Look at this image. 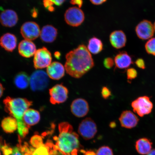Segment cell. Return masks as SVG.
Masks as SVG:
<instances>
[{"label":"cell","instance_id":"obj_1","mask_svg":"<svg viewBox=\"0 0 155 155\" xmlns=\"http://www.w3.org/2000/svg\"><path fill=\"white\" fill-rule=\"evenodd\" d=\"M65 68L68 74L79 78L94 67V60L88 49L81 45L66 55Z\"/></svg>","mask_w":155,"mask_h":155},{"label":"cell","instance_id":"obj_2","mask_svg":"<svg viewBox=\"0 0 155 155\" xmlns=\"http://www.w3.org/2000/svg\"><path fill=\"white\" fill-rule=\"evenodd\" d=\"M59 134L54 137L56 141L55 148L61 155H77L82 150L79 135L73 131L72 125L66 122L60 123L58 126Z\"/></svg>","mask_w":155,"mask_h":155},{"label":"cell","instance_id":"obj_3","mask_svg":"<svg viewBox=\"0 0 155 155\" xmlns=\"http://www.w3.org/2000/svg\"><path fill=\"white\" fill-rule=\"evenodd\" d=\"M5 110L17 120L23 119L25 112L32 105V102L25 98H13L7 97L3 100Z\"/></svg>","mask_w":155,"mask_h":155},{"label":"cell","instance_id":"obj_4","mask_svg":"<svg viewBox=\"0 0 155 155\" xmlns=\"http://www.w3.org/2000/svg\"><path fill=\"white\" fill-rule=\"evenodd\" d=\"M131 105L133 111L141 117L150 114L153 107L150 98L146 96L139 97L132 102Z\"/></svg>","mask_w":155,"mask_h":155},{"label":"cell","instance_id":"obj_5","mask_svg":"<svg viewBox=\"0 0 155 155\" xmlns=\"http://www.w3.org/2000/svg\"><path fill=\"white\" fill-rule=\"evenodd\" d=\"M49 84V79L47 73L38 70L34 71L30 78V88L34 91H43Z\"/></svg>","mask_w":155,"mask_h":155},{"label":"cell","instance_id":"obj_6","mask_svg":"<svg viewBox=\"0 0 155 155\" xmlns=\"http://www.w3.org/2000/svg\"><path fill=\"white\" fill-rule=\"evenodd\" d=\"M97 131L96 124L91 118H86L79 125L78 133L85 140H90L94 138Z\"/></svg>","mask_w":155,"mask_h":155},{"label":"cell","instance_id":"obj_7","mask_svg":"<svg viewBox=\"0 0 155 155\" xmlns=\"http://www.w3.org/2000/svg\"><path fill=\"white\" fill-rule=\"evenodd\" d=\"M51 54L47 48L43 47L37 50L34 58V66L36 69L48 67L51 63Z\"/></svg>","mask_w":155,"mask_h":155},{"label":"cell","instance_id":"obj_8","mask_svg":"<svg viewBox=\"0 0 155 155\" xmlns=\"http://www.w3.org/2000/svg\"><path fill=\"white\" fill-rule=\"evenodd\" d=\"M69 91L62 84L55 85L49 90L50 101L52 104L63 103L68 98Z\"/></svg>","mask_w":155,"mask_h":155},{"label":"cell","instance_id":"obj_9","mask_svg":"<svg viewBox=\"0 0 155 155\" xmlns=\"http://www.w3.org/2000/svg\"><path fill=\"white\" fill-rule=\"evenodd\" d=\"M65 19L68 24L73 27H78L84 20L85 16L83 11L77 7L69 8L65 13Z\"/></svg>","mask_w":155,"mask_h":155},{"label":"cell","instance_id":"obj_10","mask_svg":"<svg viewBox=\"0 0 155 155\" xmlns=\"http://www.w3.org/2000/svg\"><path fill=\"white\" fill-rule=\"evenodd\" d=\"M39 26L36 22H28L24 23L21 28V33L25 40H33L40 34Z\"/></svg>","mask_w":155,"mask_h":155},{"label":"cell","instance_id":"obj_11","mask_svg":"<svg viewBox=\"0 0 155 155\" xmlns=\"http://www.w3.org/2000/svg\"><path fill=\"white\" fill-rule=\"evenodd\" d=\"M135 31L138 37L142 40H149L152 38L155 31L153 25L148 20L139 23L136 28Z\"/></svg>","mask_w":155,"mask_h":155},{"label":"cell","instance_id":"obj_12","mask_svg":"<svg viewBox=\"0 0 155 155\" xmlns=\"http://www.w3.org/2000/svg\"><path fill=\"white\" fill-rule=\"evenodd\" d=\"M71 112L76 117H84L88 113L89 106L88 102L84 99L78 98L74 100L71 106Z\"/></svg>","mask_w":155,"mask_h":155},{"label":"cell","instance_id":"obj_13","mask_svg":"<svg viewBox=\"0 0 155 155\" xmlns=\"http://www.w3.org/2000/svg\"><path fill=\"white\" fill-rule=\"evenodd\" d=\"M119 120L122 127L131 129L138 124L139 119L133 112L130 110H125L122 112Z\"/></svg>","mask_w":155,"mask_h":155},{"label":"cell","instance_id":"obj_14","mask_svg":"<svg viewBox=\"0 0 155 155\" xmlns=\"http://www.w3.org/2000/svg\"><path fill=\"white\" fill-rule=\"evenodd\" d=\"M65 67L61 63L55 61L47 68L46 73L50 78L53 80L61 79L65 75Z\"/></svg>","mask_w":155,"mask_h":155},{"label":"cell","instance_id":"obj_15","mask_svg":"<svg viewBox=\"0 0 155 155\" xmlns=\"http://www.w3.org/2000/svg\"><path fill=\"white\" fill-rule=\"evenodd\" d=\"M18 21V15L12 10H6L0 15V22L3 26L7 27L14 26Z\"/></svg>","mask_w":155,"mask_h":155},{"label":"cell","instance_id":"obj_16","mask_svg":"<svg viewBox=\"0 0 155 155\" xmlns=\"http://www.w3.org/2000/svg\"><path fill=\"white\" fill-rule=\"evenodd\" d=\"M36 51V46L31 41L22 40L19 44V53L23 57L26 58L32 57L35 55Z\"/></svg>","mask_w":155,"mask_h":155},{"label":"cell","instance_id":"obj_17","mask_svg":"<svg viewBox=\"0 0 155 155\" xmlns=\"http://www.w3.org/2000/svg\"><path fill=\"white\" fill-rule=\"evenodd\" d=\"M110 43L114 48L119 49L124 47L127 38L123 31H116L111 33L110 36Z\"/></svg>","mask_w":155,"mask_h":155},{"label":"cell","instance_id":"obj_18","mask_svg":"<svg viewBox=\"0 0 155 155\" xmlns=\"http://www.w3.org/2000/svg\"><path fill=\"white\" fill-rule=\"evenodd\" d=\"M58 31L51 25L44 26L40 32V38L42 41L46 43H51L57 38Z\"/></svg>","mask_w":155,"mask_h":155},{"label":"cell","instance_id":"obj_19","mask_svg":"<svg viewBox=\"0 0 155 155\" xmlns=\"http://www.w3.org/2000/svg\"><path fill=\"white\" fill-rule=\"evenodd\" d=\"M17 44V38L12 34H5L0 38V46L8 51L12 52L15 50Z\"/></svg>","mask_w":155,"mask_h":155},{"label":"cell","instance_id":"obj_20","mask_svg":"<svg viewBox=\"0 0 155 155\" xmlns=\"http://www.w3.org/2000/svg\"><path fill=\"white\" fill-rule=\"evenodd\" d=\"M116 67L119 69H126L133 64L132 59L126 52H120L115 58Z\"/></svg>","mask_w":155,"mask_h":155},{"label":"cell","instance_id":"obj_21","mask_svg":"<svg viewBox=\"0 0 155 155\" xmlns=\"http://www.w3.org/2000/svg\"><path fill=\"white\" fill-rule=\"evenodd\" d=\"M24 123L29 128L37 124L40 121L39 112L33 109L29 108L25 112L23 116Z\"/></svg>","mask_w":155,"mask_h":155},{"label":"cell","instance_id":"obj_22","mask_svg":"<svg viewBox=\"0 0 155 155\" xmlns=\"http://www.w3.org/2000/svg\"><path fill=\"white\" fill-rule=\"evenodd\" d=\"M153 143L147 137H143L137 140L135 143L136 150L139 154L147 155L152 150Z\"/></svg>","mask_w":155,"mask_h":155},{"label":"cell","instance_id":"obj_23","mask_svg":"<svg viewBox=\"0 0 155 155\" xmlns=\"http://www.w3.org/2000/svg\"><path fill=\"white\" fill-rule=\"evenodd\" d=\"M54 146L51 140H48L45 144L35 148L32 155H57L58 152L54 148Z\"/></svg>","mask_w":155,"mask_h":155},{"label":"cell","instance_id":"obj_24","mask_svg":"<svg viewBox=\"0 0 155 155\" xmlns=\"http://www.w3.org/2000/svg\"><path fill=\"white\" fill-rule=\"evenodd\" d=\"M1 126L4 131L8 134L14 132L18 127L16 119L12 116L5 118L1 122Z\"/></svg>","mask_w":155,"mask_h":155},{"label":"cell","instance_id":"obj_25","mask_svg":"<svg viewBox=\"0 0 155 155\" xmlns=\"http://www.w3.org/2000/svg\"><path fill=\"white\" fill-rule=\"evenodd\" d=\"M14 82L15 86L17 88L24 90L30 84V78L26 73L19 72L15 76Z\"/></svg>","mask_w":155,"mask_h":155},{"label":"cell","instance_id":"obj_26","mask_svg":"<svg viewBox=\"0 0 155 155\" xmlns=\"http://www.w3.org/2000/svg\"><path fill=\"white\" fill-rule=\"evenodd\" d=\"M103 48L101 41L96 37L91 38L89 41L88 45V51L94 54L99 53Z\"/></svg>","mask_w":155,"mask_h":155},{"label":"cell","instance_id":"obj_27","mask_svg":"<svg viewBox=\"0 0 155 155\" xmlns=\"http://www.w3.org/2000/svg\"><path fill=\"white\" fill-rule=\"evenodd\" d=\"M17 122V131L19 135L22 138H25L29 133V128L25 124L23 120H18Z\"/></svg>","mask_w":155,"mask_h":155},{"label":"cell","instance_id":"obj_28","mask_svg":"<svg viewBox=\"0 0 155 155\" xmlns=\"http://www.w3.org/2000/svg\"><path fill=\"white\" fill-rule=\"evenodd\" d=\"M0 150L3 155H11L13 152V148L2 137H0Z\"/></svg>","mask_w":155,"mask_h":155},{"label":"cell","instance_id":"obj_29","mask_svg":"<svg viewBox=\"0 0 155 155\" xmlns=\"http://www.w3.org/2000/svg\"><path fill=\"white\" fill-rule=\"evenodd\" d=\"M29 143L32 147L37 148L44 144L43 138L39 135L35 134L31 137Z\"/></svg>","mask_w":155,"mask_h":155},{"label":"cell","instance_id":"obj_30","mask_svg":"<svg viewBox=\"0 0 155 155\" xmlns=\"http://www.w3.org/2000/svg\"><path fill=\"white\" fill-rule=\"evenodd\" d=\"M145 48L147 53L155 56V38L148 40L145 44Z\"/></svg>","mask_w":155,"mask_h":155},{"label":"cell","instance_id":"obj_31","mask_svg":"<svg viewBox=\"0 0 155 155\" xmlns=\"http://www.w3.org/2000/svg\"><path fill=\"white\" fill-rule=\"evenodd\" d=\"M96 155H114L112 149L108 146H102L97 150Z\"/></svg>","mask_w":155,"mask_h":155},{"label":"cell","instance_id":"obj_32","mask_svg":"<svg viewBox=\"0 0 155 155\" xmlns=\"http://www.w3.org/2000/svg\"><path fill=\"white\" fill-rule=\"evenodd\" d=\"M137 75V71L134 68H130L127 70V78L129 81H131L136 78Z\"/></svg>","mask_w":155,"mask_h":155},{"label":"cell","instance_id":"obj_33","mask_svg":"<svg viewBox=\"0 0 155 155\" xmlns=\"http://www.w3.org/2000/svg\"><path fill=\"white\" fill-rule=\"evenodd\" d=\"M101 94L103 98L104 99H107L111 96V93L109 89L107 87H104L102 89Z\"/></svg>","mask_w":155,"mask_h":155},{"label":"cell","instance_id":"obj_34","mask_svg":"<svg viewBox=\"0 0 155 155\" xmlns=\"http://www.w3.org/2000/svg\"><path fill=\"white\" fill-rule=\"evenodd\" d=\"M104 66L107 69H110L113 67L114 65V61L111 58H106L104 61Z\"/></svg>","mask_w":155,"mask_h":155},{"label":"cell","instance_id":"obj_35","mask_svg":"<svg viewBox=\"0 0 155 155\" xmlns=\"http://www.w3.org/2000/svg\"><path fill=\"white\" fill-rule=\"evenodd\" d=\"M45 7L50 11H53L54 8L53 7L54 3L50 0H44L43 1Z\"/></svg>","mask_w":155,"mask_h":155},{"label":"cell","instance_id":"obj_36","mask_svg":"<svg viewBox=\"0 0 155 155\" xmlns=\"http://www.w3.org/2000/svg\"><path fill=\"white\" fill-rule=\"evenodd\" d=\"M136 65L139 68L144 69L145 68V63L144 60L141 59H137L135 61Z\"/></svg>","mask_w":155,"mask_h":155},{"label":"cell","instance_id":"obj_37","mask_svg":"<svg viewBox=\"0 0 155 155\" xmlns=\"http://www.w3.org/2000/svg\"><path fill=\"white\" fill-rule=\"evenodd\" d=\"M71 3L73 5H77L79 8L82 7L83 5V0H71Z\"/></svg>","mask_w":155,"mask_h":155},{"label":"cell","instance_id":"obj_38","mask_svg":"<svg viewBox=\"0 0 155 155\" xmlns=\"http://www.w3.org/2000/svg\"><path fill=\"white\" fill-rule=\"evenodd\" d=\"M11 155H23L18 147L17 146L13 148V152Z\"/></svg>","mask_w":155,"mask_h":155},{"label":"cell","instance_id":"obj_39","mask_svg":"<svg viewBox=\"0 0 155 155\" xmlns=\"http://www.w3.org/2000/svg\"><path fill=\"white\" fill-rule=\"evenodd\" d=\"M91 3L94 5H98L102 4L107 0H90Z\"/></svg>","mask_w":155,"mask_h":155},{"label":"cell","instance_id":"obj_40","mask_svg":"<svg viewBox=\"0 0 155 155\" xmlns=\"http://www.w3.org/2000/svg\"><path fill=\"white\" fill-rule=\"evenodd\" d=\"M54 4L59 6L61 5L64 2L65 0H50Z\"/></svg>","mask_w":155,"mask_h":155},{"label":"cell","instance_id":"obj_41","mask_svg":"<svg viewBox=\"0 0 155 155\" xmlns=\"http://www.w3.org/2000/svg\"><path fill=\"white\" fill-rule=\"evenodd\" d=\"M5 90V89L4 88L2 84L0 83V98H1L2 96L4 91Z\"/></svg>","mask_w":155,"mask_h":155},{"label":"cell","instance_id":"obj_42","mask_svg":"<svg viewBox=\"0 0 155 155\" xmlns=\"http://www.w3.org/2000/svg\"><path fill=\"white\" fill-rule=\"evenodd\" d=\"M84 153L85 155H96V153L93 151H88L84 152Z\"/></svg>","mask_w":155,"mask_h":155},{"label":"cell","instance_id":"obj_43","mask_svg":"<svg viewBox=\"0 0 155 155\" xmlns=\"http://www.w3.org/2000/svg\"><path fill=\"white\" fill-rule=\"evenodd\" d=\"M54 55H55V58H57V59H60V57H61V54L60 52L58 51L56 52Z\"/></svg>","mask_w":155,"mask_h":155},{"label":"cell","instance_id":"obj_44","mask_svg":"<svg viewBox=\"0 0 155 155\" xmlns=\"http://www.w3.org/2000/svg\"><path fill=\"white\" fill-rule=\"evenodd\" d=\"M146 155H155V149H153L150 153Z\"/></svg>","mask_w":155,"mask_h":155},{"label":"cell","instance_id":"obj_45","mask_svg":"<svg viewBox=\"0 0 155 155\" xmlns=\"http://www.w3.org/2000/svg\"><path fill=\"white\" fill-rule=\"evenodd\" d=\"M116 126V123L115 122H111V123L110 124V127H111L112 128L115 127Z\"/></svg>","mask_w":155,"mask_h":155},{"label":"cell","instance_id":"obj_46","mask_svg":"<svg viewBox=\"0 0 155 155\" xmlns=\"http://www.w3.org/2000/svg\"><path fill=\"white\" fill-rule=\"evenodd\" d=\"M153 26H154V31H155V22L154 23V24H153Z\"/></svg>","mask_w":155,"mask_h":155},{"label":"cell","instance_id":"obj_47","mask_svg":"<svg viewBox=\"0 0 155 155\" xmlns=\"http://www.w3.org/2000/svg\"><path fill=\"white\" fill-rule=\"evenodd\" d=\"M0 155H1V151H0Z\"/></svg>","mask_w":155,"mask_h":155}]
</instances>
